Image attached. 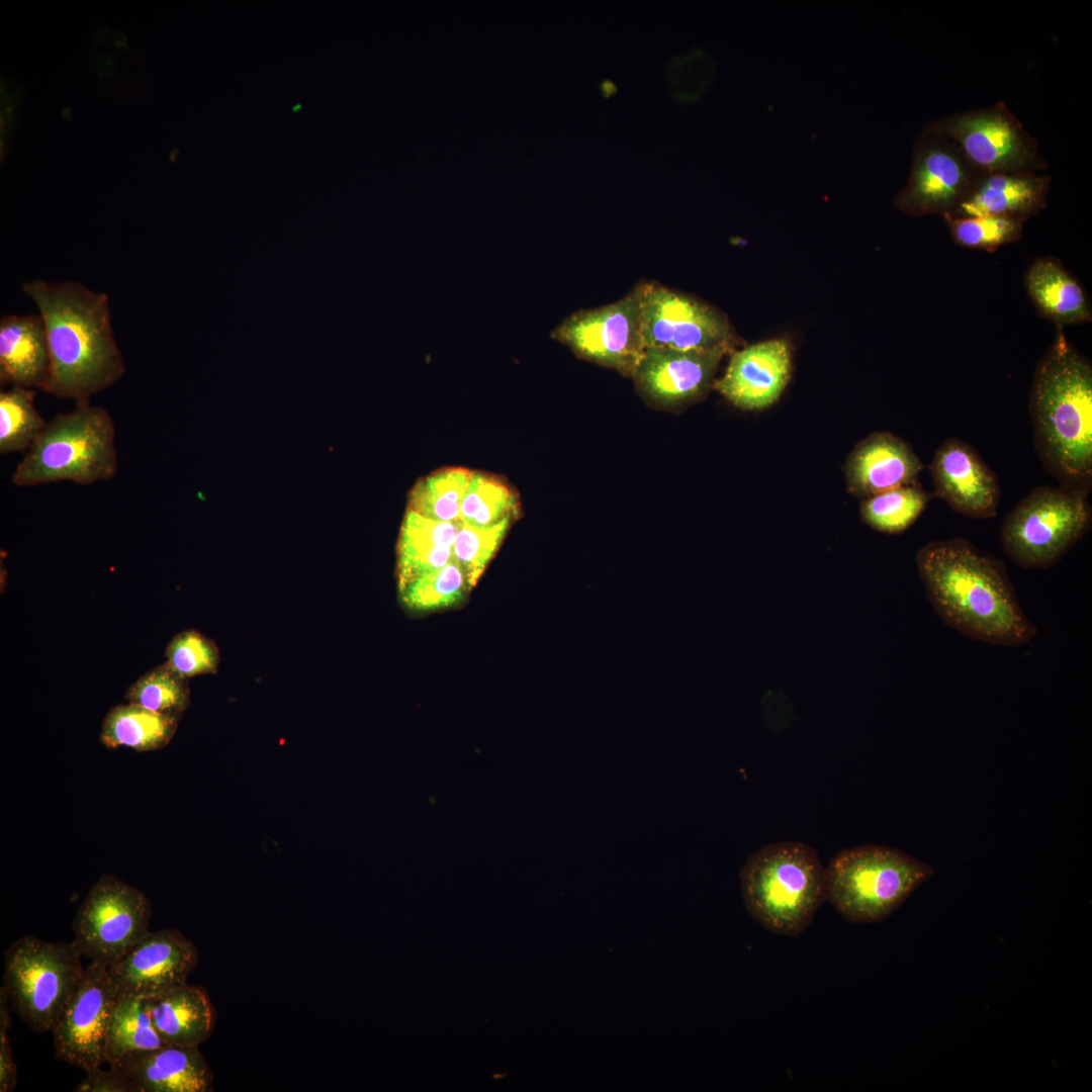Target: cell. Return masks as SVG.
Wrapping results in <instances>:
<instances>
[{
	"label": "cell",
	"instance_id": "cell-1",
	"mask_svg": "<svg viewBox=\"0 0 1092 1092\" xmlns=\"http://www.w3.org/2000/svg\"><path fill=\"white\" fill-rule=\"evenodd\" d=\"M916 564L937 615L965 636L1011 647L1037 633L1021 609L1005 563L969 540L930 541L918 550Z\"/></svg>",
	"mask_w": 1092,
	"mask_h": 1092
},
{
	"label": "cell",
	"instance_id": "cell-2",
	"mask_svg": "<svg viewBox=\"0 0 1092 1092\" xmlns=\"http://www.w3.org/2000/svg\"><path fill=\"white\" fill-rule=\"evenodd\" d=\"M41 316L50 352L44 392L88 402L125 373L113 336L108 296L76 281L23 283Z\"/></svg>",
	"mask_w": 1092,
	"mask_h": 1092
},
{
	"label": "cell",
	"instance_id": "cell-3",
	"mask_svg": "<svg viewBox=\"0 0 1092 1092\" xmlns=\"http://www.w3.org/2000/svg\"><path fill=\"white\" fill-rule=\"evenodd\" d=\"M1029 414L1034 445L1059 487L1088 495L1092 487V366L1062 327L1039 359Z\"/></svg>",
	"mask_w": 1092,
	"mask_h": 1092
},
{
	"label": "cell",
	"instance_id": "cell-4",
	"mask_svg": "<svg viewBox=\"0 0 1092 1092\" xmlns=\"http://www.w3.org/2000/svg\"><path fill=\"white\" fill-rule=\"evenodd\" d=\"M746 910L766 929L798 936L827 900L826 868L813 847L798 841L768 843L740 871Z\"/></svg>",
	"mask_w": 1092,
	"mask_h": 1092
},
{
	"label": "cell",
	"instance_id": "cell-5",
	"mask_svg": "<svg viewBox=\"0 0 1092 1092\" xmlns=\"http://www.w3.org/2000/svg\"><path fill=\"white\" fill-rule=\"evenodd\" d=\"M115 436L113 419L105 407L90 401L76 403L47 422L16 465L11 481L19 487L108 481L118 470Z\"/></svg>",
	"mask_w": 1092,
	"mask_h": 1092
},
{
	"label": "cell",
	"instance_id": "cell-6",
	"mask_svg": "<svg viewBox=\"0 0 1092 1092\" xmlns=\"http://www.w3.org/2000/svg\"><path fill=\"white\" fill-rule=\"evenodd\" d=\"M934 870L898 848L864 844L838 852L826 868L827 900L852 923L886 919Z\"/></svg>",
	"mask_w": 1092,
	"mask_h": 1092
},
{
	"label": "cell",
	"instance_id": "cell-7",
	"mask_svg": "<svg viewBox=\"0 0 1092 1092\" xmlns=\"http://www.w3.org/2000/svg\"><path fill=\"white\" fill-rule=\"evenodd\" d=\"M74 941L24 935L4 953L2 988L21 1020L35 1032L53 1029L85 968Z\"/></svg>",
	"mask_w": 1092,
	"mask_h": 1092
},
{
	"label": "cell",
	"instance_id": "cell-8",
	"mask_svg": "<svg viewBox=\"0 0 1092 1092\" xmlns=\"http://www.w3.org/2000/svg\"><path fill=\"white\" fill-rule=\"evenodd\" d=\"M1088 495L1040 485L1023 497L1004 519L1000 540L1019 566L1045 569L1057 564L1090 530Z\"/></svg>",
	"mask_w": 1092,
	"mask_h": 1092
},
{
	"label": "cell",
	"instance_id": "cell-9",
	"mask_svg": "<svg viewBox=\"0 0 1092 1092\" xmlns=\"http://www.w3.org/2000/svg\"><path fill=\"white\" fill-rule=\"evenodd\" d=\"M924 127L953 142L980 175L1048 168L1037 141L1002 101L932 119Z\"/></svg>",
	"mask_w": 1092,
	"mask_h": 1092
},
{
	"label": "cell",
	"instance_id": "cell-10",
	"mask_svg": "<svg viewBox=\"0 0 1092 1092\" xmlns=\"http://www.w3.org/2000/svg\"><path fill=\"white\" fill-rule=\"evenodd\" d=\"M151 903L139 889L112 875L91 887L73 922L82 956L109 968L149 931Z\"/></svg>",
	"mask_w": 1092,
	"mask_h": 1092
},
{
	"label": "cell",
	"instance_id": "cell-11",
	"mask_svg": "<svg viewBox=\"0 0 1092 1092\" xmlns=\"http://www.w3.org/2000/svg\"><path fill=\"white\" fill-rule=\"evenodd\" d=\"M551 337L581 359L633 377L645 350L637 287L616 302L573 312Z\"/></svg>",
	"mask_w": 1092,
	"mask_h": 1092
},
{
	"label": "cell",
	"instance_id": "cell-12",
	"mask_svg": "<svg viewBox=\"0 0 1092 1092\" xmlns=\"http://www.w3.org/2000/svg\"><path fill=\"white\" fill-rule=\"evenodd\" d=\"M645 348L730 349L732 331L716 308L658 283L637 286Z\"/></svg>",
	"mask_w": 1092,
	"mask_h": 1092
},
{
	"label": "cell",
	"instance_id": "cell-13",
	"mask_svg": "<svg viewBox=\"0 0 1092 1092\" xmlns=\"http://www.w3.org/2000/svg\"><path fill=\"white\" fill-rule=\"evenodd\" d=\"M980 176L953 142L923 127L895 206L912 216L950 214Z\"/></svg>",
	"mask_w": 1092,
	"mask_h": 1092
},
{
	"label": "cell",
	"instance_id": "cell-14",
	"mask_svg": "<svg viewBox=\"0 0 1092 1092\" xmlns=\"http://www.w3.org/2000/svg\"><path fill=\"white\" fill-rule=\"evenodd\" d=\"M117 997L108 968L91 962L51 1030L58 1060L85 1072L107 1063V1037Z\"/></svg>",
	"mask_w": 1092,
	"mask_h": 1092
},
{
	"label": "cell",
	"instance_id": "cell-15",
	"mask_svg": "<svg viewBox=\"0 0 1092 1092\" xmlns=\"http://www.w3.org/2000/svg\"><path fill=\"white\" fill-rule=\"evenodd\" d=\"M197 964L194 943L167 928L148 931L108 972L118 994L153 998L187 984Z\"/></svg>",
	"mask_w": 1092,
	"mask_h": 1092
},
{
	"label": "cell",
	"instance_id": "cell-16",
	"mask_svg": "<svg viewBox=\"0 0 1092 1092\" xmlns=\"http://www.w3.org/2000/svg\"><path fill=\"white\" fill-rule=\"evenodd\" d=\"M729 350L645 348L632 378L648 402L660 408H679L708 391L720 360Z\"/></svg>",
	"mask_w": 1092,
	"mask_h": 1092
},
{
	"label": "cell",
	"instance_id": "cell-17",
	"mask_svg": "<svg viewBox=\"0 0 1092 1092\" xmlns=\"http://www.w3.org/2000/svg\"><path fill=\"white\" fill-rule=\"evenodd\" d=\"M934 493L956 512L975 519L997 514L1001 488L978 451L959 438L944 440L929 465Z\"/></svg>",
	"mask_w": 1092,
	"mask_h": 1092
},
{
	"label": "cell",
	"instance_id": "cell-18",
	"mask_svg": "<svg viewBox=\"0 0 1092 1092\" xmlns=\"http://www.w3.org/2000/svg\"><path fill=\"white\" fill-rule=\"evenodd\" d=\"M790 375V345L772 339L735 352L715 387L736 406L760 410L780 397Z\"/></svg>",
	"mask_w": 1092,
	"mask_h": 1092
},
{
	"label": "cell",
	"instance_id": "cell-19",
	"mask_svg": "<svg viewBox=\"0 0 1092 1092\" xmlns=\"http://www.w3.org/2000/svg\"><path fill=\"white\" fill-rule=\"evenodd\" d=\"M199 1046H164L132 1052L109 1063L135 1092H210L212 1071Z\"/></svg>",
	"mask_w": 1092,
	"mask_h": 1092
},
{
	"label": "cell",
	"instance_id": "cell-20",
	"mask_svg": "<svg viewBox=\"0 0 1092 1092\" xmlns=\"http://www.w3.org/2000/svg\"><path fill=\"white\" fill-rule=\"evenodd\" d=\"M924 465L912 447L888 433L877 432L862 440L846 465L849 490L869 497L896 487L917 484Z\"/></svg>",
	"mask_w": 1092,
	"mask_h": 1092
},
{
	"label": "cell",
	"instance_id": "cell-21",
	"mask_svg": "<svg viewBox=\"0 0 1092 1092\" xmlns=\"http://www.w3.org/2000/svg\"><path fill=\"white\" fill-rule=\"evenodd\" d=\"M1050 185V177L1036 171L981 175L969 194L948 215L995 214L1025 221L1045 207Z\"/></svg>",
	"mask_w": 1092,
	"mask_h": 1092
},
{
	"label": "cell",
	"instance_id": "cell-22",
	"mask_svg": "<svg viewBox=\"0 0 1092 1092\" xmlns=\"http://www.w3.org/2000/svg\"><path fill=\"white\" fill-rule=\"evenodd\" d=\"M50 374L46 328L39 314L0 318V384L43 391Z\"/></svg>",
	"mask_w": 1092,
	"mask_h": 1092
},
{
	"label": "cell",
	"instance_id": "cell-23",
	"mask_svg": "<svg viewBox=\"0 0 1092 1092\" xmlns=\"http://www.w3.org/2000/svg\"><path fill=\"white\" fill-rule=\"evenodd\" d=\"M151 1015L166 1044L199 1046L215 1025V1009L207 992L188 984L151 998Z\"/></svg>",
	"mask_w": 1092,
	"mask_h": 1092
},
{
	"label": "cell",
	"instance_id": "cell-24",
	"mask_svg": "<svg viewBox=\"0 0 1092 1092\" xmlns=\"http://www.w3.org/2000/svg\"><path fill=\"white\" fill-rule=\"evenodd\" d=\"M1024 285L1037 311L1057 325L1091 321V306L1082 285L1055 258L1036 259L1024 275Z\"/></svg>",
	"mask_w": 1092,
	"mask_h": 1092
},
{
	"label": "cell",
	"instance_id": "cell-25",
	"mask_svg": "<svg viewBox=\"0 0 1092 1092\" xmlns=\"http://www.w3.org/2000/svg\"><path fill=\"white\" fill-rule=\"evenodd\" d=\"M459 523L434 521L407 510L397 544L399 589L453 559Z\"/></svg>",
	"mask_w": 1092,
	"mask_h": 1092
},
{
	"label": "cell",
	"instance_id": "cell-26",
	"mask_svg": "<svg viewBox=\"0 0 1092 1092\" xmlns=\"http://www.w3.org/2000/svg\"><path fill=\"white\" fill-rule=\"evenodd\" d=\"M180 717L154 713L134 704L117 705L102 721L100 740L109 748L152 751L166 746Z\"/></svg>",
	"mask_w": 1092,
	"mask_h": 1092
},
{
	"label": "cell",
	"instance_id": "cell-27",
	"mask_svg": "<svg viewBox=\"0 0 1092 1092\" xmlns=\"http://www.w3.org/2000/svg\"><path fill=\"white\" fill-rule=\"evenodd\" d=\"M164 1045L152 1019L151 998L118 994L108 1031L106 1062Z\"/></svg>",
	"mask_w": 1092,
	"mask_h": 1092
},
{
	"label": "cell",
	"instance_id": "cell-28",
	"mask_svg": "<svg viewBox=\"0 0 1092 1092\" xmlns=\"http://www.w3.org/2000/svg\"><path fill=\"white\" fill-rule=\"evenodd\" d=\"M471 475L472 471L462 467L442 468L431 473L412 489L408 510L438 522H461V502Z\"/></svg>",
	"mask_w": 1092,
	"mask_h": 1092
},
{
	"label": "cell",
	"instance_id": "cell-29",
	"mask_svg": "<svg viewBox=\"0 0 1092 1092\" xmlns=\"http://www.w3.org/2000/svg\"><path fill=\"white\" fill-rule=\"evenodd\" d=\"M933 496L917 484L896 487L864 498L861 519L876 531L898 534L914 524Z\"/></svg>",
	"mask_w": 1092,
	"mask_h": 1092
},
{
	"label": "cell",
	"instance_id": "cell-30",
	"mask_svg": "<svg viewBox=\"0 0 1092 1092\" xmlns=\"http://www.w3.org/2000/svg\"><path fill=\"white\" fill-rule=\"evenodd\" d=\"M47 422L34 405V390L12 386L0 392V454L28 450Z\"/></svg>",
	"mask_w": 1092,
	"mask_h": 1092
},
{
	"label": "cell",
	"instance_id": "cell-31",
	"mask_svg": "<svg viewBox=\"0 0 1092 1092\" xmlns=\"http://www.w3.org/2000/svg\"><path fill=\"white\" fill-rule=\"evenodd\" d=\"M518 511V498L494 476L472 472L460 507V521L475 528H488Z\"/></svg>",
	"mask_w": 1092,
	"mask_h": 1092
},
{
	"label": "cell",
	"instance_id": "cell-32",
	"mask_svg": "<svg viewBox=\"0 0 1092 1092\" xmlns=\"http://www.w3.org/2000/svg\"><path fill=\"white\" fill-rule=\"evenodd\" d=\"M187 679L174 672L166 662L140 676L125 693L128 703L154 713L180 717L189 705Z\"/></svg>",
	"mask_w": 1092,
	"mask_h": 1092
},
{
	"label": "cell",
	"instance_id": "cell-33",
	"mask_svg": "<svg viewBox=\"0 0 1092 1092\" xmlns=\"http://www.w3.org/2000/svg\"><path fill=\"white\" fill-rule=\"evenodd\" d=\"M467 587L464 572L453 558L446 565L417 577L399 592L407 608L429 611L456 604Z\"/></svg>",
	"mask_w": 1092,
	"mask_h": 1092
},
{
	"label": "cell",
	"instance_id": "cell-34",
	"mask_svg": "<svg viewBox=\"0 0 1092 1092\" xmlns=\"http://www.w3.org/2000/svg\"><path fill=\"white\" fill-rule=\"evenodd\" d=\"M953 241L965 248L993 252L1020 239L1024 221L1019 218L985 214L942 216Z\"/></svg>",
	"mask_w": 1092,
	"mask_h": 1092
},
{
	"label": "cell",
	"instance_id": "cell-35",
	"mask_svg": "<svg viewBox=\"0 0 1092 1092\" xmlns=\"http://www.w3.org/2000/svg\"><path fill=\"white\" fill-rule=\"evenodd\" d=\"M510 522L511 519H506L488 528H475L463 522L459 523L453 545V558L463 570L469 587L476 584L498 549Z\"/></svg>",
	"mask_w": 1092,
	"mask_h": 1092
},
{
	"label": "cell",
	"instance_id": "cell-36",
	"mask_svg": "<svg viewBox=\"0 0 1092 1092\" xmlns=\"http://www.w3.org/2000/svg\"><path fill=\"white\" fill-rule=\"evenodd\" d=\"M167 665L181 677L215 673L220 662L216 644L197 630L176 634L165 651Z\"/></svg>",
	"mask_w": 1092,
	"mask_h": 1092
},
{
	"label": "cell",
	"instance_id": "cell-37",
	"mask_svg": "<svg viewBox=\"0 0 1092 1092\" xmlns=\"http://www.w3.org/2000/svg\"><path fill=\"white\" fill-rule=\"evenodd\" d=\"M9 999L0 989V1092H11L17 1085V1068L8 1036L10 1028Z\"/></svg>",
	"mask_w": 1092,
	"mask_h": 1092
},
{
	"label": "cell",
	"instance_id": "cell-38",
	"mask_svg": "<svg viewBox=\"0 0 1092 1092\" xmlns=\"http://www.w3.org/2000/svg\"><path fill=\"white\" fill-rule=\"evenodd\" d=\"M76 1092H135L131 1083L116 1069L101 1066L86 1071V1077L75 1087Z\"/></svg>",
	"mask_w": 1092,
	"mask_h": 1092
},
{
	"label": "cell",
	"instance_id": "cell-39",
	"mask_svg": "<svg viewBox=\"0 0 1092 1092\" xmlns=\"http://www.w3.org/2000/svg\"><path fill=\"white\" fill-rule=\"evenodd\" d=\"M610 88H615V86H614V84H613L612 82H610V81H605V82H604V83L602 84V90H603V93H604V95H605L606 97H609V96H610V94H611V92H610Z\"/></svg>",
	"mask_w": 1092,
	"mask_h": 1092
}]
</instances>
